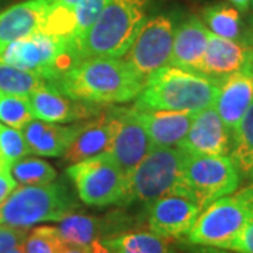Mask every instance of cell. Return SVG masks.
<instances>
[{"label":"cell","mask_w":253,"mask_h":253,"mask_svg":"<svg viewBox=\"0 0 253 253\" xmlns=\"http://www.w3.org/2000/svg\"><path fill=\"white\" fill-rule=\"evenodd\" d=\"M207 253H219V252H214V251H212V252H207Z\"/></svg>","instance_id":"obj_40"},{"label":"cell","mask_w":253,"mask_h":253,"mask_svg":"<svg viewBox=\"0 0 253 253\" xmlns=\"http://www.w3.org/2000/svg\"><path fill=\"white\" fill-rule=\"evenodd\" d=\"M231 158L241 179L253 183V101L232 134Z\"/></svg>","instance_id":"obj_22"},{"label":"cell","mask_w":253,"mask_h":253,"mask_svg":"<svg viewBox=\"0 0 253 253\" xmlns=\"http://www.w3.org/2000/svg\"><path fill=\"white\" fill-rule=\"evenodd\" d=\"M28 232L26 228L0 225V253L9 252L10 249L24 244Z\"/></svg>","instance_id":"obj_32"},{"label":"cell","mask_w":253,"mask_h":253,"mask_svg":"<svg viewBox=\"0 0 253 253\" xmlns=\"http://www.w3.org/2000/svg\"><path fill=\"white\" fill-rule=\"evenodd\" d=\"M6 253H24V248H23V245H20L17 248H13V249H10L9 252Z\"/></svg>","instance_id":"obj_39"},{"label":"cell","mask_w":253,"mask_h":253,"mask_svg":"<svg viewBox=\"0 0 253 253\" xmlns=\"http://www.w3.org/2000/svg\"><path fill=\"white\" fill-rule=\"evenodd\" d=\"M49 84L78 101L113 104L136 99L145 81L124 59L89 58L75 63Z\"/></svg>","instance_id":"obj_1"},{"label":"cell","mask_w":253,"mask_h":253,"mask_svg":"<svg viewBox=\"0 0 253 253\" xmlns=\"http://www.w3.org/2000/svg\"><path fill=\"white\" fill-rule=\"evenodd\" d=\"M0 61L23 71L38 73L46 83H52L78 63L72 37L49 36L42 31L11 42L0 54Z\"/></svg>","instance_id":"obj_7"},{"label":"cell","mask_w":253,"mask_h":253,"mask_svg":"<svg viewBox=\"0 0 253 253\" xmlns=\"http://www.w3.org/2000/svg\"><path fill=\"white\" fill-rule=\"evenodd\" d=\"M117 110L110 109L99 117L82 124L78 136L63 155L65 162L78 163L109 152L118 128Z\"/></svg>","instance_id":"obj_17"},{"label":"cell","mask_w":253,"mask_h":253,"mask_svg":"<svg viewBox=\"0 0 253 253\" xmlns=\"http://www.w3.org/2000/svg\"><path fill=\"white\" fill-rule=\"evenodd\" d=\"M218 91L219 83L214 79L176 66H165L145 81L134 107L199 113L215 104Z\"/></svg>","instance_id":"obj_3"},{"label":"cell","mask_w":253,"mask_h":253,"mask_svg":"<svg viewBox=\"0 0 253 253\" xmlns=\"http://www.w3.org/2000/svg\"><path fill=\"white\" fill-rule=\"evenodd\" d=\"M56 228L66 244L81 246L91 245L94 241H100V236L103 235V232H106L104 219L75 212L61 219L59 226Z\"/></svg>","instance_id":"obj_23"},{"label":"cell","mask_w":253,"mask_h":253,"mask_svg":"<svg viewBox=\"0 0 253 253\" xmlns=\"http://www.w3.org/2000/svg\"><path fill=\"white\" fill-rule=\"evenodd\" d=\"M253 217V183L211 203L200 212L189 241L194 245L226 249Z\"/></svg>","instance_id":"obj_5"},{"label":"cell","mask_w":253,"mask_h":253,"mask_svg":"<svg viewBox=\"0 0 253 253\" xmlns=\"http://www.w3.org/2000/svg\"><path fill=\"white\" fill-rule=\"evenodd\" d=\"M229 1H231L232 6H234L235 9L239 10V11H246V10L249 9L252 0H229Z\"/></svg>","instance_id":"obj_38"},{"label":"cell","mask_w":253,"mask_h":253,"mask_svg":"<svg viewBox=\"0 0 253 253\" xmlns=\"http://www.w3.org/2000/svg\"><path fill=\"white\" fill-rule=\"evenodd\" d=\"M28 107L33 117L45 123H71L96 114L90 103L73 100L58 90L55 86L45 83L27 97Z\"/></svg>","instance_id":"obj_16"},{"label":"cell","mask_w":253,"mask_h":253,"mask_svg":"<svg viewBox=\"0 0 253 253\" xmlns=\"http://www.w3.org/2000/svg\"><path fill=\"white\" fill-rule=\"evenodd\" d=\"M63 238L55 226H40L33 229L26 238L24 253H62L66 246Z\"/></svg>","instance_id":"obj_29"},{"label":"cell","mask_w":253,"mask_h":253,"mask_svg":"<svg viewBox=\"0 0 253 253\" xmlns=\"http://www.w3.org/2000/svg\"><path fill=\"white\" fill-rule=\"evenodd\" d=\"M225 251L238 253H253V217L242 229V232L228 245Z\"/></svg>","instance_id":"obj_33"},{"label":"cell","mask_w":253,"mask_h":253,"mask_svg":"<svg viewBox=\"0 0 253 253\" xmlns=\"http://www.w3.org/2000/svg\"><path fill=\"white\" fill-rule=\"evenodd\" d=\"M104 242L113 253H170L166 238L154 232H129Z\"/></svg>","instance_id":"obj_25"},{"label":"cell","mask_w":253,"mask_h":253,"mask_svg":"<svg viewBox=\"0 0 253 253\" xmlns=\"http://www.w3.org/2000/svg\"><path fill=\"white\" fill-rule=\"evenodd\" d=\"M174 28L169 17L158 16L145 24L124 55L126 61L144 81L170 63Z\"/></svg>","instance_id":"obj_10"},{"label":"cell","mask_w":253,"mask_h":253,"mask_svg":"<svg viewBox=\"0 0 253 253\" xmlns=\"http://www.w3.org/2000/svg\"><path fill=\"white\" fill-rule=\"evenodd\" d=\"M210 33L222 38L242 42V20L239 10L225 3L210 6L203 11Z\"/></svg>","instance_id":"obj_24"},{"label":"cell","mask_w":253,"mask_h":253,"mask_svg":"<svg viewBox=\"0 0 253 253\" xmlns=\"http://www.w3.org/2000/svg\"><path fill=\"white\" fill-rule=\"evenodd\" d=\"M62 253H91L90 245H84V246H81V245H68L66 249L63 251Z\"/></svg>","instance_id":"obj_35"},{"label":"cell","mask_w":253,"mask_h":253,"mask_svg":"<svg viewBox=\"0 0 253 253\" xmlns=\"http://www.w3.org/2000/svg\"><path fill=\"white\" fill-rule=\"evenodd\" d=\"M82 124L71 126H55L41 120H31L23 128V135L31 154L48 158L62 156L78 136Z\"/></svg>","instance_id":"obj_21"},{"label":"cell","mask_w":253,"mask_h":253,"mask_svg":"<svg viewBox=\"0 0 253 253\" xmlns=\"http://www.w3.org/2000/svg\"><path fill=\"white\" fill-rule=\"evenodd\" d=\"M118 128L109 155L124 176L128 177L154 148L144 126L138 120L135 107L116 109Z\"/></svg>","instance_id":"obj_11"},{"label":"cell","mask_w":253,"mask_h":253,"mask_svg":"<svg viewBox=\"0 0 253 253\" xmlns=\"http://www.w3.org/2000/svg\"><path fill=\"white\" fill-rule=\"evenodd\" d=\"M252 66L253 46L210 33L207 48L200 65V75L221 83L232 73Z\"/></svg>","instance_id":"obj_14"},{"label":"cell","mask_w":253,"mask_h":253,"mask_svg":"<svg viewBox=\"0 0 253 253\" xmlns=\"http://www.w3.org/2000/svg\"><path fill=\"white\" fill-rule=\"evenodd\" d=\"M203 210L186 196L168 194L149 203L148 225L162 238H180L189 235Z\"/></svg>","instance_id":"obj_12"},{"label":"cell","mask_w":253,"mask_h":253,"mask_svg":"<svg viewBox=\"0 0 253 253\" xmlns=\"http://www.w3.org/2000/svg\"><path fill=\"white\" fill-rule=\"evenodd\" d=\"M231 131L226 128L214 106L194 113L187 135L179 148L190 155L225 156L232 149Z\"/></svg>","instance_id":"obj_13"},{"label":"cell","mask_w":253,"mask_h":253,"mask_svg":"<svg viewBox=\"0 0 253 253\" xmlns=\"http://www.w3.org/2000/svg\"><path fill=\"white\" fill-rule=\"evenodd\" d=\"M136 110L151 142L158 148L179 146L189 132L194 113L172 110Z\"/></svg>","instance_id":"obj_19"},{"label":"cell","mask_w":253,"mask_h":253,"mask_svg":"<svg viewBox=\"0 0 253 253\" xmlns=\"http://www.w3.org/2000/svg\"><path fill=\"white\" fill-rule=\"evenodd\" d=\"M11 173L16 180L21 184L36 186V184H48L55 180L56 170L41 159H23L18 161L13 168Z\"/></svg>","instance_id":"obj_28"},{"label":"cell","mask_w":253,"mask_h":253,"mask_svg":"<svg viewBox=\"0 0 253 253\" xmlns=\"http://www.w3.org/2000/svg\"><path fill=\"white\" fill-rule=\"evenodd\" d=\"M253 101V66L232 73L219 83L214 107L226 128L234 134Z\"/></svg>","instance_id":"obj_18"},{"label":"cell","mask_w":253,"mask_h":253,"mask_svg":"<svg viewBox=\"0 0 253 253\" xmlns=\"http://www.w3.org/2000/svg\"><path fill=\"white\" fill-rule=\"evenodd\" d=\"M46 82L38 73L23 71L0 61V93L26 97Z\"/></svg>","instance_id":"obj_26"},{"label":"cell","mask_w":253,"mask_h":253,"mask_svg":"<svg viewBox=\"0 0 253 253\" xmlns=\"http://www.w3.org/2000/svg\"><path fill=\"white\" fill-rule=\"evenodd\" d=\"M66 173L75 183L78 196L84 204L93 207L124 204L126 177L109 152L73 163Z\"/></svg>","instance_id":"obj_9"},{"label":"cell","mask_w":253,"mask_h":253,"mask_svg":"<svg viewBox=\"0 0 253 253\" xmlns=\"http://www.w3.org/2000/svg\"><path fill=\"white\" fill-rule=\"evenodd\" d=\"M30 152L24 135L20 129L0 126V169H11Z\"/></svg>","instance_id":"obj_27"},{"label":"cell","mask_w":253,"mask_h":253,"mask_svg":"<svg viewBox=\"0 0 253 253\" xmlns=\"http://www.w3.org/2000/svg\"><path fill=\"white\" fill-rule=\"evenodd\" d=\"M52 0H24L0 13V54L11 42L42 31Z\"/></svg>","instance_id":"obj_15"},{"label":"cell","mask_w":253,"mask_h":253,"mask_svg":"<svg viewBox=\"0 0 253 253\" xmlns=\"http://www.w3.org/2000/svg\"><path fill=\"white\" fill-rule=\"evenodd\" d=\"M186 151L181 148L154 146L135 170L126 177L124 204L134 201L152 203L168 194H174L180 180Z\"/></svg>","instance_id":"obj_8"},{"label":"cell","mask_w":253,"mask_h":253,"mask_svg":"<svg viewBox=\"0 0 253 253\" xmlns=\"http://www.w3.org/2000/svg\"><path fill=\"white\" fill-rule=\"evenodd\" d=\"M90 249L91 253H113L104 241H94L90 245Z\"/></svg>","instance_id":"obj_36"},{"label":"cell","mask_w":253,"mask_h":253,"mask_svg":"<svg viewBox=\"0 0 253 253\" xmlns=\"http://www.w3.org/2000/svg\"><path fill=\"white\" fill-rule=\"evenodd\" d=\"M17 183L9 169H0V204L16 190Z\"/></svg>","instance_id":"obj_34"},{"label":"cell","mask_w":253,"mask_h":253,"mask_svg":"<svg viewBox=\"0 0 253 253\" xmlns=\"http://www.w3.org/2000/svg\"><path fill=\"white\" fill-rule=\"evenodd\" d=\"M109 0H78L73 16H75V31L72 34V41L76 42L84 36L93 23L97 20L100 13L106 7Z\"/></svg>","instance_id":"obj_31"},{"label":"cell","mask_w":253,"mask_h":253,"mask_svg":"<svg viewBox=\"0 0 253 253\" xmlns=\"http://www.w3.org/2000/svg\"><path fill=\"white\" fill-rule=\"evenodd\" d=\"M78 208L62 181L21 186L0 204V225L27 228L38 222L61 221Z\"/></svg>","instance_id":"obj_4"},{"label":"cell","mask_w":253,"mask_h":253,"mask_svg":"<svg viewBox=\"0 0 253 253\" xmlns=\"http://www.w3.org/2000/svg\"><path fill=\"white\" fill-rule=\"evenodd\" d=\"M146 0H109L90 30L73 42L76 61L123 58L145 24Z\"/></svg>","instance_id":"obj_2"},{"label":"cell","mask_w":253,"mask_h":253,"mask_svg":"<svg viewBox=\"0 0 253 253\" xmlns=\"http://www.w3.org/2000/svg\"><path fill=\"white\" fill-rule=\"evenodd\" d=\"M76 3H78V0H52V4L55 7H62V9L71 10V11H73Z\"/></svg>","instance_id":"obj_37"},{"label":"cell","mask_w":253,"mask_h":253,"mask_svg":"<svg viewBox=\"0 0 253 253\" xmlns=\"http://www.w3.org/2000/svg\"></svg>","instance_id":"obj_41"},{"label":"cell","mask_w":253,"mask_h":253,"mask_svg":"<svg viewBox=\"0 0 253 253\" xmlns=\"http://www.w3.org/2000/svg\"><path fill=\"white\" fill-rule=\"evenodd\" d=\"M210 30L196 17L181 23L173 38L170 65L183 71L200 72V65L206 52Z\"/></svg>","instance_id":"obj_20"},{"label":"cell","mask_w":253,"mask_h":253,"mask_svg":"<svg viewBox=\"0 0 253 253\" xmlns=\"http://www.w3.org/2000/svg\"><path fill=\"white\" fill-rule=\"evenodd\" d=\"M26 97L0 93V121L16 129H23L33 120Z\"/></svg>","instance_id":"obj_30"},{"label":"cell","mask_w":253,"mask_h":253,"mask_svg":"<svg viewBox=\"0 0 253 253\" xmlns=\"http://www.w3.org/2000/svg\"><path fill=\"white\" fill-rule=\"evenodd\" d=\"M241 181L239 170L229 155L200 156L186 152L174 194L189 197L204 210L215 200L235 193Z\"/></svg>","instance_id":"obj_6"}]
</instances>
